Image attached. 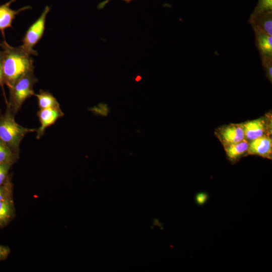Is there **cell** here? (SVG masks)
Segmentation results:
<instances>
[{
	"label": "cell",
	"instance_id": "6da1fadb",
	"mask_svg": "<svg viewBox=\"0 0 272 272\" xmlns=\"http://www.w3.org/2000/svg\"><path fill=\"white\" fill-rule=\"evenodd\" d=\"M3 50L2 69L5 84L8 88L25 74L34 72V60L22 45L14 47L4 39L0 42Z\"/></svg>",
	"mask_w": 272,
	"mask_h": 272
},
{
	"label": "cell",
	"instance_id": "7a4b0ae2",
	"mask_svg": "<svg viewBox=\"0 0 272 272\" xmlns=\"http://www.w3.org/2000/svg\"><path fill=\"white\" fill-rule=\"evenodd\" d=\"M15 116L7 106L5 112L0 115V140L19 155L20 144L25 135L37 129L21 126L16 122Z\"/></svg>",
	"mask_w": 272,
	"mask_h": 272
},
{
	"label": "cell",
	"instance_id": "3957f363",
	"mask_svg": "<svg viewBox=\"0 0 272 272\" xmlns=\"http://www.w3.org/2000/svg\"><path fill=\"white\" fill-rule=\"evenodd\" d=\"M38 82L34 72H29L19 78L9 89V100L7 106L16 115L23 103L34 96V85Z\"/></svg>",
	"mask_w": 272,
	"mask_h": 272
},
{
	"label": "cell",
	"instance_id": "277c9868",
	"mask_svg": "<svg viewBox=\"0 0 272 272\" xmlns=\"http://www.w3.org/2000/svg\"><path fill=\"white\" fill-rule=\"evenodd\" d=\"M50 10V8L46 6L40 16L27 29L22 40V46L30 55H38V52L34 49V47L43 35L46 17Z\"/></svg>",
	"mask_w": 272,
	"mask_h": 272
},
{
	"label": "cell",
	"instance_id": "5b68a950",
	"mask_svg": "<svg viewBox=\"0 0 272 272\" xmlns=\"http://www.w3.org/2000/svg\"><path fill=\"white\" fill-rule=\"evenodd\" d=\"M240 124L243 129L245 139L248 142L262 136H270L271 133L270 115L247 121Z\"/></svg>",
	"mask_w": 272,
	"mask_h": 272
},
{
	"label": "cell",
	"instance_id": "8992f818",
	"mask_svg": "<svg viewBox=\"0 0 272 272\" xmlns=\"http://www.w3.org/2000/svg\"><path fill=\"white\" fill-rule=\"evenodd\" d=\"M215 133L223 146L245 139L243 129L240 123H231L222 126L216 129Z\"/></svg>",
	"mask_w": 272,
	"mask_h": 272
},
{
	"label": "cell",
	"instance_id": "52a82bcc",
	"mask_svg": "<svg viewBox=\"0 0 272 272\" xmlns=\"http://www.w3.org/2000/svg\"><path fill=\"white\" fill-rule=\"evenodd\" d=\"M40 123V127L36 130V138L40 139L48 127L54 124L55 122L64 115L60 108H46L40 109L37 113Z\"/></svg>",
	"mask_w": 272,
	"mask_h": 272
},
{
	"label": "cell",
	"instance_id": "ba28073f",
	"mask_svg": "<svg viewBox=\"0 0 272 272\" xmlns=\"http://www.w3.org/2000/svg\"><path fill=\"white\" fill-rule=\"evenodd\" d=\"M272 141L270 136H262L249 142L247 155H257L271 159Z\"/></svg>",
	"mask_w": 272,
	"mask_h": 272
},
{
	"label": "cell",
	"instance_id": "9c48e42d",
	"mask_svg": "<svg viewBox=\"0 0 272 272\" xmlns=\"http://www.w3.org/2000/svg\"><path fill=\"white\" fill-rule=\"evenodd\" d=\"M12 3L10 0L8 2L0 5V31L4 39H5L4 31L8 28L12 27V23L16 16L22 11L31 9L30 6H27L14 10L10 8V5Z\"/></svg>",
	"mask_w": 272,
	"mask_h": 272
},
{
	"label": "cell",
	"instance_id": "30bf717a",
	"mask_svg": "<svg viewBox=\"0 0 272 272\" xmlns=\"http://www.w3.org/2000/svg\"><path fill=\"white\" fill-rule=\"evenodd\" d=\"M255 36L256 45L261 57L272 58V36L259 28L252 26Z\"/></svg>",
	"mask_w": 272,
	"mask_h": 272
},
{
	"label": "cell",
	"instance_id": "8fae6325",
	"mask_svg": "<svg viewBox=\"0 0 272 272\" xmlns=\"http://www.w3.org/2000/svg\"><path fill=\"white\" fill-rule=\"evenodd\" d=\"M249 142L246 140L223 146L226 156L232 163L237 162L247 153Z\"/></svg>",
	"mask_w": 272,
	"mask_h": 272
},
{
	"label": "cell",
	"instance_id": "7c38bea8",
	"mask_svg": "<svg viewBox=\"0 0 272 272\" xmlns=\"http://www.w3.org/2000/svg\"><path fill=\"white\" fill-rule=\"evenodd\" d=\"M250 23L266 33L272 36V13L267 12L258 14H252Z\"/></svg>",
	"mask_w": 272,
	"mask_h": 272
},
{
	"label": "cell",
	"instance_id": "4fadbf2b",
	"mask_svg": "<svg viewBox=\"0 0 272 272\" xmlns=\"http://www.w3.org/2000/svg\"><path fill=\"white\" fill-rule=\"evenodd\" d=\"M15 207L13 196L0 201V227L6 226L14 218Z\"/></svg>",
	"mask_w": 272,
	"mask_h": 272
},
{
	"label": "cell",
	"instance_id": "5bb4252c",
	"mask_svg": "<svg viewBox=\"0 0 272 272\" xmlns=\"http://www.w3.org/2000/svg\"><path fill=\"white\" fill-rule=\"evenodd\" d=\"M37 98L38 105L40 109L60 108L56 99L47 91L40 90L39 93L34 94Z\"/></svg>",
	"mask_w": 272,
	"mask_h": 272
},
{
	"label": "cell",
	"instance_id": "9a60e30c",
	"mask_svg": "<svg viewBox=\"0 0 272 272\" xmlns=\"http://www.w3.org/2000/svg\"><path fill=\"white\" fill-rule=\"evenodd\" d=\"M19 155L15 153L0 140V164L12 166L19 159Z\"/></svg>",
	"mask_w": 272,
	"mask_h": 272
},
{
	"label": "cell",
	"instance_id": "2e32d148",
	"mask_svg": "<svg viewBox=\"0 0 272 272\" xmlns=\"http://www.w3.org/2000/svg\"><path fill=\"white\" fill-rule=\"evenodd\" d=\"M272 0H258L253 14L271 12Z\"/></svg>",
	"mask_w": 272,
	"mask_h": 272
},
{
	"label": "cell",
	"instance_id": "e0dca14e",
	"mask_svg": "<svg viewBox=\"0 0 272 272\" xmlns=\"http://www.w3.org/2000/svg\"><path fill=\"white\" fill-rule=\"evenodd\" d=\"M13 184L10 179L5 184L0 185V201L12 196Z\"/></svg>",
	"mask_w": 272,
	"mask_h": 272
},
{
	"label": "cell",
	"instance_id": "ac0fdd59",
	"mask_svg": "<svg viewBox=\"0 0 272 272\" xmlns=\"http://www.w3.org/2000/svg\"><path fill=\"white\" fill-rule=\"evenodd\" d=\"M11 165L0 164V185L7 182L10 179L9 171Z\"/></svg>",
	"mask_w": 272,
	"mask_h": 272
},
{
	"label": "cell",
	"instance_id": "d6986e66",
	"mask_svg": "<svg viewBox=\"0 0 272 272\" xmlns=\"http://www.w3.org/2000/svg\"><path fill=\"white\" fill-rule=\"evenodd\" d=\"M262 64L265 72L267 78L271 82L272 80V58L261 57Z\"/></svg>",
	"mask_w": 272,
	"mask_h": 272
},
{
	"label": "cell",
	"instance_id": "ffe728a7",
	"mask_svg": "<svg viewBox=\"0 0 272 272\" xmlns=\"http://www.w3.org/2000/svg\"><path fill=\"white\" fill-rule=\"evenodd\" d=\"M10 253V249L7 246L0 245V260L7 258Z\"/></svg>",
	"mask_w": 272,
	"mask_h": 272
},
{
	"label": "cell",
	"instance_id": "44dd1931",
	"mask_svg": "<svg viewBox=\"0 0 272 272\" xmlns=\"http://www.w3.org/2000/svg\"><path fill=\"white\" fill-rule=\"evenodd\" d=\"M2 58L3 52L2 50H0V86L3 88L5 81L2 69Z\"/></svg>",
	"mask_w": 272,
	"mask_h": 272
},
{
	"label": "cell",
	"instance_id": "7402d4cb",
	"mask_svg": "<svg viewBox=\"0 0 272 272\" xmlns=\"http://www.w3.org/2000/svg\"><path fill=\"white\" fill-rule=\"evenodd\" d=\"M207 198L208 196L207 194L200 193L197 195L196 198L197 203L201 205L206 201Z\"/></svg>",
	"mask_w": 272,
	"mask_h": 272
},
{
	"label": "cell",
	"instance_id": "603a6c76",
	"mask_svg": "<svg viewBox=\"0 0 272 272\" xmlns=\"http://www.w3.org/2000/svg\"><path fill=\"white\" fill-rule=\"evenodd\" d=\"M91 110L94 112L96 113V114L100 115L102 116L106 117L108 116L109 114L108 113L102 110L99 107H94L91 108Z\"/></svg>",
	"mask_w": 272,
	"mask_h": 272
},
{
	"label": "cell",
	"instance_id": "cb8c5ba5",
	"mask_svg": "<svg viewBox=\"0 0 272 272\" xmlns=\"http://www.w3.org/2000/svg\"><path fill=\"white\" fill-rule=\"evenodd\" d=\"M111 0H105L104 1H103L102 2L100 3V4H99V5H98V7H97V9L98 10H101V9H103L105 6ZM124 1V2H125L126 3H129L131 1H134V0H123Z\"/></svg>",
	"mask_w": 272,
	"mask_h": 272
},
{
	"label": "cell",
	"instance_id": "d4e9b609",
	"mask_svg": "<svg viewBox=\"0 0 272 272\" xmlns=\"http://www.w3.org/2000/svg\"><path fill=\"white\" fill-rule=\"evenodd\" d=\"M98 107L102 109V110L109 113L110 110L107 104L104 103H100L98 105Z\"/></svg>",
	"mask_w": 272,
	"mask_h": 272
},
{
	"label": "cell",
	"instance_id": "484cf974",
	"mask_svg": "<svg viewBox=\"0 0 272 272\" xmlns=\"http://www.w3.org/2000/svg\"><path fill=\"white\" fill-rule=\"evenodd\" d=\"M13 3L15 2L16 0H11Z\"/></svg>",
	"mask_w": 272,
	"mask_h": 272
},
{
	"label": "cell",
	"instance_id": "4316f807",
	"mask_svg": "<svg viewBox=\"0 0 272 272\" xmlns=\"http://www.w3.org/2000/svg\"><path fill=\"white\" fill-rule=\"evenodd\" d=\"M2 114V112H1V110H0V115H1Z\"/></svg>",
	"mask_w": 272,
	"mask_h": 272
}]
</instances>
